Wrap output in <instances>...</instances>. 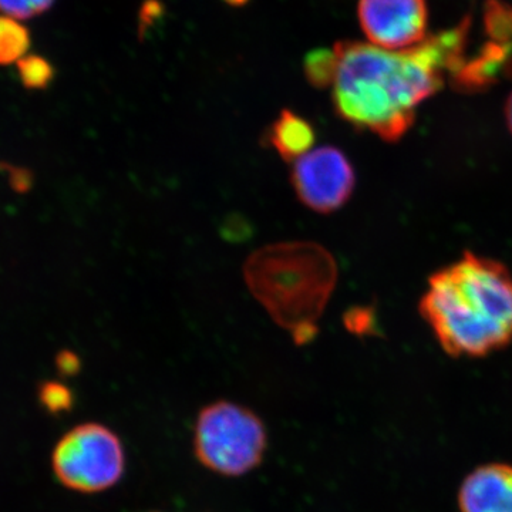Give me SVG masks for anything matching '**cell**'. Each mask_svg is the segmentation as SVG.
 <instances>
[{
  "label": "cell",
  "instance_id": "8fae6325",
  "mask_svg": "<svg viewBox=\"0 0 512 512\" xmlns=\"http://www.w3.org/2000/svg\"><path fill=\"white\" fill-rule=\"evenodd\" d=\"M335 50L319 49L308 55L305 60V74L308 82L318 89H325L332 84L335 74Z\"/></svg>",
  "mask_w": 512,
  "mask_h": 512
},
{
  "label": "cell",
  "instance_id": "6da1fadb",
  "mask_svg": "<svg viewBox=\"0 0 512 512\" xmlns=\"http://www.w3.org/2000/svg\"><path fill=\"white\" fill-rule=\"evenodd\" d=\"M470 20L420 45L387 50L362 42L338 43L333 74V106L352 126L386 141L402 138L417 109L441 89L444 76L464 63Z\"/></svg>",
  "mask_w": 512,
  "mask_h": 512
},
{
  "label": "cell",
  "instance_id": "ba28073f",
  "mask_svg": "<svg viewBox=\"0 0 512 512\" xmlns=\"http://www.w3.org/2000/svg\"><path fill=\"white\" fill-rule=\"evenodd\" d=\"M461 512H512V467L487 464L468 474L460 493Z\"/></svg>",
  "mask_w": 512,
  "mask_h": 512
},
{
  "label": "cell",
  "instance_id": "52a82bcc",
  "mask_svg": "<svg viewBox=\"0 0 512 512\" xmlns=\"http://www.w3.org/2000/svg\"><path fill=\"white\" fill-rule=\"evenodd\" d=\"M357 15L370 43L383 49H410L427 39L424 0H360Z\"/></svg>",
  "mask_w": 512,
  "mask_h": 512
},
{
  "label": "cell",
  "instance_id": "3957f363",
  "mask_svg": "<svg viewBox=\"0 0 512 512\" xmlns=\"http://www.w3.org/2000/svg\"><path fill=\"white\" fill-rule=\"evenodd\" d=\"M244 275L271 318L293 333L318 326L338 281V266L316 242H279L249 256Z\"/></svg>",
  "mask_w": 512,
  "mask_h": 512
},
{
  "label": "cell",
  "instance_id": "9c48e42d",
  "mask_svg": "<svg viewBox=\"0 0 512 512\" xmlns=\"http://www.w3.org/2000/svg\"><path fill=\"white\" fill-rule=\"evenodd\" d=\"M315 137L312 124L288 109L281 111L266 134L269 146L274 147L276 153L286 163L299 160L309 153L315 143Z\"/></svg>",
  "mask_w": 512,
  "mask_h": 512
},
{
  "label": "cell",
  "instance_id": "e0dca14e",
  "mask_svg": "<svg viewBox=\"0 0 512 512\" xmlns=\"http://www.w3.org/2000/svg\"><path fill=\"white\" fill-rule=\"evenodd\" d=\"M505 120H507V126L512 133V93L505 104Z\"/></svg>",
  "mask_w": 512,
  "mask_h": 512
},
{
  "label": "cell",
  "instance_id": "5b68a950",
  "mask_svg": "<svg viewBox=\"0 0 512 512\" xmlns=\"http://www.w3.org/2000/svg\"><path fill=\"white\" fill-rule=\"evenodd\" d=\"M52 466L64 487L80 493H100L119 483L123 476V446L107 427L80 424L56 444Z\"/></svg>",
  "mask_w": 512,
  "mask_h": 512
},
{
  "label": "cell",
  "instance_id": "4fadbf2b",
  "mask_svg": "<svg viewBox=\"0 0 512 512\" xmlns=\"http://www.w3.org/2000/svg\"><path fill=\"white\" fill-rule=\"evenodd\" d=\"M40 399L47 409L52 412H60V410H67L72 404V393L66 386L59 383H46L40 392Z\"/></svg>",
  "mask_w": 512,
  "mask_h": 512
},
{
  "label": "cell",
  "instance_id": "ac0fdd59",
  "mask_svg": "<svg viewBox=\"0 0 512 512\" xmlns=\"http://www.w3.org/2000/svg\"><path fill=\"white\" fill-rule=\"evenodd\" d=\"M225 2H228L229 5L238 6V5H244V3L247 2V0H225Z\"/></svg>",
  "mask_w": 512,
  "mask_h": 512
},
{
  "label": "cell",
  "instance_id": "8992f818",
  "mask_svg": "<svg viewBox=\"0 0 512 512\" xmlns=\"http://www.w3.org/2000/svg\"><path fill=\"white\" fill-rule=\"evenodd\" d=\"M291 183L303 205L319 214H330L352 197L355 168L342 150L323 146L295 161Z\"/></svg>",
  "mask_w": 512,
  "mask_h": 512
},
{
  "label": "cell",
  "instance_id": "7a4b0ae2",
  "mask_svg": "<svg viewBox=\"0 0 512 512\" xmlns=\"http://www.w3.org/2000/svg\"><path fill=\"white\" fill-rule=\"evenodd\" d=\"M420 312L448 355L497 352L512 342L511 272L467 252L431 276Z\"/></svg>",
  "mask_w": 512,
  "mask_h": 512
},
{
  "label": "cell",
  "instance_id": "30bf717a",
  "mask_svg": "<svg viewBox=\"0 0 512 512\" xmlns=\"http://www.w3.org/2000/svg\"><path fill=\"white\" fill-rule=\"evenodd\" d=\"M29 33L8 16H0V64L15 62L29 49Z\"/></svg>",
  "mask_w": 512,
  "mask_h": 512
},
{
  "label": "cell",
  "instance_id": "5bb4252c",
  "mask_svg": "<svg viewBox=\"0 0 512 512\" xmlns=\"http://www.w3.org/2000/svg\"><path fill=\"white\" fill-rule=\"evenodd\" d=\"M23 80L30 87H43L52 79V69L42 59H29L22 62Z\"/></svg>",
  "mask_w": 512,
  "mask_h": 512
},
{
  "label": "cell",
  "instance_id": "9a60e30c",
  "mask_svg": "<svg viewBox=\"0 0 512 512\" xmlns=\"http://www.w3.org/2000/svg\"><path fill=\"white\" fill-rule=\"evenodd\" d=\"M222 235L228 241H244L251 235V224L239 215H231L222 225Z\"/></svg>",
  "mask_w": 512,
  "mask_h": 512
},
{
  "label": "cell",
  "instance_id": "277c9868",
  "mask_svg": "<svg viewBox=\"0 0 512 512\" xmlns=\"http://www.w3.org/2000/svg\"><path fill=\"white\" fill-rule=\"evenodd\" d=\"M195 454L205 467L238 477L259 466L266 448L264 424L245 407L212 403L200 413L195 426Z\"/></svg>",
  "mask_w": 512,
  "mask_h": 512
},
{
  "label": "cell",
  "instance_id": "7c38bea8",
  "mask_svg": "<svg viewBox=\"0 0 512 512\" xmlns=\"http://www.w3.org/2000/svg\"><path fill=\"white\" fill-rule=\"evenodd\" d=\"M55 0H0V12L12 19H29L46 12Z\"/></svg>",
  "mask_w": 512,
  "mask_h": 512
},
{
  "label": "cell",
  "instance_id": "2e32d148",
  "mask_svg": "<svg viewBox=\"0 0 512 512\" xmlns=\"http://www.w3.org/2000/svg\"><path fill=\"white\" fill-rule=\"evenodd\" d=\"M57 365H59V369L62 370L66 375H72V373H76L80 367L79 357L74 355L72 352H64L57 359Z\"/></svg>",
  "mask_w": 512,
  "mask_h": 512
}]
</instances>
